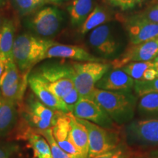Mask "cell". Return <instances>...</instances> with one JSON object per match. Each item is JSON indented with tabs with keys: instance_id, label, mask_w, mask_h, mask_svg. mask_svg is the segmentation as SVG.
<instances>
[{
	"instance_id": "6da1fadb",
	"label": "cell",
	"mask_w": 158,
	"mask_h": 158,
	"mask_svg": "<svg viewBox=\"0 0 158 158\" xmlns=\"http://www.w3.org/2000/svg\"><path fill=\"white\" fill-rule=\"evenodd\" d=\"M54 43L29 33H22L15 37L13 54L20 72L30 73L35 64L45 59L47 51Z\"/></svg>"
},
{
	"instance_id": "7a4b0ae2",
	"label": "cell",
	"mask_w": 158,
	"mask_h": 158,
	"mask_svg": "<svg viewBox=\"0 0 158 158\" xmlns=\"http://www.w3.org/2000/svg\"><path fill=\"white\" fill-rule=\"evenodd\" d=\"M92 99L116 123H124L133 117L136 100L130 92L108 91L95 88Z\"/></svg>"
},
{
	"instance_id": "3957f363",
	"label": "cell",
	"mask_w": 158,
	"mask_h": 158,
	"mask_svg": "<svg viewBox=\"0 0 158 158\" xmlns=\"http://www.w3.org/2000/svg\"><path fill=\"white\" fill-rule=\"evenodd\" d=\"M62 114L64 113L51 109L31 94L19 106V127L28 128L39 133L54 127Z\"/></svg>"
},
{
	"instance_id": "277c9868",
	"label": "cell",
	"mask_w": 158,
	"mask_h": 158,
	"mask_svg": "<svg viewBox=\"0 0 158 158\" xmlns=\"http://www.w3.org/2000/svg\"><path fill=\"white\" fill-rule=\"evenodd\" d=\"M72 67L75 89L81 98L92 99L97 83L111 66L103 62H76Z\"/></svg>"
},
{
	"instance_id": "5b68a950",
	"label": "cell",
	"mask_w": 158,
	"mask_h": 158,
	"mask_svg": "<svg viewBox=\"0 0 158 158\" xmlns=\"http://www.w3.org/2000/svg\"><path fill=\"white\" fill-rule=\"evenodd\" d=\"M63 23V15L56 7H43L34 13L28 20L27 24L29 29L43 37L54 36L60 30Z\"/></svg>"
},
{
	"instance_id": "8992f818",
	"label": "cell",
	"mask_w": 158,
	"mask_h": 158,
	"mask_svg": "<svg viewBox=\"0 0 158 158\" xmlns=\"http://www.w3.org/2000/svg\"><path fill=\"white\" fill-rule=\"evenodd\" d=\"M87 130L89 140V156L92 158L100 154L113 149L120 143L117 134L111 129L105 128L86 120L78 118Z\"/></svg>"
},
{
	"instance_id": "52a82bcc",
	"label": "cell",
	"mask_w": 158,
	"mask_h": 158,
	"mask_svg": "<svg viewBox=\"0 0 158 158\" xmlns=\"http://www.w3.org/2000/svg\"><path fill=\"white\" fill-rule=\"evenodd\" d=\"M158 56V38L147 42L130 44L126 50L110 63L113 69H120L130 62L152 61Z\"/></svg>"
},
{
	"instance_id": "ba28073f",
	"label": "cell",
	"mask_w": 158,
	"mask_h": 158,
	"mask_svg": "<svg viewBox=\"0 0 158 158\" xmlns=\"http://www.w3.org/2000/svg\"><path fill=\"white\" fill-rule=\"evenodd\" d=\"M72 114L76 118L93 122L100 127L111 129L114 121L94 100L81 98L76 104Z\"/></svg>"
},
{
	"instance_id": "9c48e42d",
	"label": "cell",
	"mask_w": 158,
	"mask_h": 158,
	"mask_svg": "<svg viewBox=\"0 0 158 158\" xmlns=\"http://www.w3.org/2000/svg\"><path fill=\"white\" fill-rule=\"evenodd\" d=\"M89 43L94 51L105 57L113 56L118 48L117 40L108 24H102L91 31Z\"/></svg>"
},
{
	"instance_id": "30bf717a",
	"label": "cell",
	"mask_w": 158,
	"mask_h": 158,
	"mask_svg": "<svg viewBox=\"0 0 158 158\" xmlns=\"http://www.w3.org/2000/svg\"><path fill=\"white\" fill-rule=\"evenodd\" d=\"M126 131L128 137L136 143L158 144V118L135 120L128 124Z\"/></svg>"
},
{
	"instance_id": "8fae6325",
	"label": "cell",
	"mask_w": 158,
	"mask_h": 158,
	"mask_svg": "<svg viewBox=\"0 0 158 158\" xmlns=\"http://www.w3.org/2000/svg\"><path fill=\"white\" fill-rule=\"evenodd\" d=\"M125 28L130 44H138L158 38V23L148 21L139 15L128 19Z\"/></svg>"
},
{
	"instance_id": "7c38bea8",
	"label": "cell",
	"mask_w": 158,
	"mask_h": 158,
	"mask_svg": "<svg viewBox=\"0 0 158 158\" xmlns=\"http://www.w3.org/2000/svg\"><path fill=\"white\" fill-rule=\"evenodd\" d=\"M68 59L77 62H103V59L90 54L84 48L74 45L54 43L47 51L45 59Z\"/></svg>"
},
{
	"instance_id": "4fadbf2b",
	"label": "cell",
	"mask_w": 158,
	"mask_h": 158,
	"mask_svg": "<svg viewBox=\"0 0 158 158\" xmlns=\"http://www.w3.org/2000/svg\"><path fill=\"white\" fill-rule=\"evenodd\" d=\"M28 84L35 97L45 106L51 109L64 114L70 113L62 99L57 98L54 94H53L42 79L36 73L29 74Z\"/></svg>"
},
{
	"instance_id": "5bb4252c",
	"label": "cell",
	"mask_w": 158,
	"mask_h": 158,
	"mask_svg": "<svg viewBox=\"0 0 158 158\" xmlns=\"http://www.w3.org/2000/svg\"><path fill=\"white\" fill-rule=\"evenodd\" d=\"M53 135L59 146L72 158H84L73 143L70 137V117L68 114H62L51 128Z\"/></svg>"
},
{
	"instance_id": "9a60e30c",
	"label": "cell",
	"mask_w": 158,
	"mask_h": 158,
	"mask_svg": "<svg viewBox=\"0 0 158 158\" xmlns=\"http://www.w3.org/2000/svg\"><path fill=\"white\" fill-rule=\"evenodd\" d=\"M135 81L120 69H113L106 73L97 83L96 88L108 91L130 92L133 88Z\"/></svg>"
},
{
	"instance_id": "2e32d148",
	"label": "cell",
	"mask_w": 158,
	"mask_h": 158,
	"mask_svg": "<svg viewBox=\"0 0 158 158\" xmlns=\"http://www.w3.org/2000/svg\"><path fill=\"white\" fill-rule=\"evenodd\" d=\"M19 117V106L6 100L0 92V137H7L14 131Z\"/></svg>"
},
{
	"instance_id": "e0dca14e",
	"label": "cell",
	"mask_w": 158,
	"mask_h": 158,
	"mask_svg": "<svg viewBox=\"0 0 158 158\" xmlns=\"http://www.w3.org/2000/svg\"><path fill=\"white\" fill-rule=\"evenodd\" d=\"M17 138L27 141L33 152V158H52L50 146L41 134L28 128L19 127Z\"/></svg>"
},
{
	"instance_id": "ac0fdd59",
	"label": "cell",
	"mask_w": 158,
	"mask_h": 158,
	"mask_svg": "<svg viewBox=\"0 0 158 158\" xmlns=\"http://www.w3.org/2000/svg\"><path fill=\"white\" fill-rule=\"evenodd\" d=\"M15 27L11 20L6 19L0 30V59L6 63L14 60L13 54Z\"/></svg>"
},
{
	"instance_id": "d6986e66",
	"label": "cell",
	"mask_w": 158,
	"mask_h": 158,
	"mask_svg": "<svg viewBox=\"0 0 158 158\" xmlns=\"http://www.w3.org/2000/svg\"><path fill=\"white\" fill-rule=\"evenodd\" d=\"M45 84H50L64 78H73L72 64H51L43 65L36 73Z\"/></svg>"
},
{
	"instance_id": "ffe728a7",
	"label": "cell",
	"mask_w": 158,
	"mask_h": 158,
	"mask_svg": "<svg viewBox=\"0 0 158 158\" xmlns=\"http://www.w3.org/2000/svg\"><path fill=\"white\" fill-rule=\"evenodd\" d=\"M70 117V137L76 149L84 158L89 156V140L87 130L72 113H68Z\"/></svg>"
},
{
	"instance_id": "44dd1931",
	"label": "cell",
	"mask_w": 158,
	"mask_h": 158,
	"mask_svg": "<svg viewBox=\"0 0 158 158\" xmlns=\"http://www.w3.org/2000/svg\"><path fill=\"white\" fill-rule=\"evenodd\" d=\"M94 9V0H72L68 11L71 24L81 27Z\"/></svg>"
},
{
	"instance_id": "7402d4cb",
	"label": "cell",
	"mask_w": 158,
	"mask_h": 158,
	"mask_svg": "<svg viewBox=\"0 0 158 158\" xmlns=\"http://www.w3.org/2000/svg\"><path fill=\"white\" fill-rule=\"evenodd\" d=\"M110 18L107 10L102 6H96L80 27L79 31L81 35L86 34L97 27L105 24V23L109 21Z\"/></svg>"
},
{
	"instance_id": "603a6c76",
	"label": "cell",
	"mask_w": 158,
	"mask_h": 158,
	"mask_svg": "<svg viewBox=\"0 0 158 158\" xmlns=\"http://www.w3.org/2000/svg\"><path fill=\"white\" fill-rule=\"evenodd\" d=\"M22 75L14 60L5 64V70L0 77V92L7 89L16 84Z\"/></svg>"
},
{
	"instance_id": "cb8c5ba5",
	"label": "cell",
	"mask_w": 158,
	"mask_h": 158,
	"mask_svg": "<svg viewBox=\"0 0 158 158\" xmlns=\"http://www.w3.org/2000/svg\"><path fill=\"white\" fill-rule=\"evenodd\" d=\"M15 10L21 16H26L40 9L45 4V0H11Z\"/></svg>"
},
{
	"instance_id": "d4e9b609",
	"label": "cell",
	"mask_w": 158,
	"mask_h": 158,
	"mask_svg": "<svg viewBox=\"0 0 158 158\" xmlns=\"http://www.w3.org/2000/svg\"><path fill=\"white\" fill-rule=\"evenodd\" d=\"M153 67H155V64L153 60H152L147 62H130L124 65L121 69L136 81H142L144 73L148 69Z\"/></svg>"
},
{
	"instance_id": "484cf974",
	"label": "cell",
	"mask_w": 158,
	"mask_h": 158,
	"mask_svg": "<svg viewBox=\"0 0 158 158\" xmlns=\"http://www.w3.org/2000/svg\"><path fill=\"white\" fill-rule=\"evenodd\" d=\"M45 85L53 94L60 99H62L75 88L73 78H64L57 81L45 84Z\"/></svg>"
},
{
	"instance_id": "4316f807",
	"label": "cell",
	"mask_w": 158,
	"mask_h": 158,
	"mask_svg": "<svg viewBox=\"0 0 158 158\" xmlns=\"http://www.w3.org/2000/svg\"><path fill=\"white\" fill-rule=\"evenodd\" d=\"M138 109L146 114L158 113V93H150L140 98Z\"/></svg>"
},
{
	"instance_id": "83f0119b",
	"label": "cell",
	"mask_w": 158,
	"mask_h": 158,
	"mask_svg": "<svg viewBox=\"0 0 158 158\" xmlns=\"http://www.w3.org/2000/svg\"><path fill=\"white\" fill-rule=\"evenodd\" d=\"M39 133L44 136L46 141H48L49 146H50L52 158H72L68 153L65 152L64 150L59 147V144L56 143V140L53 135L51 128L43 130V131L40 132Z\"/></svg>"
},
{
	"instance_id": "f1b7e54d",
	"label": "cell",
	"mask_w": 158,
	"mask_h": 158,
	"mask_svg": "<svg viewBox=\"0 0 158 158\" xmlns=\"http://www.w3.org/2000/svg\"><path fill=\"white\" fill-rule=\"evenodd\" d=\"M134 91L138 97L150 93H158V78L152 81H136L133 86Z\"/></svg>"
},
{
	"instance_id": "f546056e",
	"label": "cell",
	"mask_w": 158,
	"mask_h": 158,
	"mask_svg": "<svg viewBox=\"0 0 158 158\" xmlns=\"http://www.w3.org/2000/svg\"><path fill=\"white\" fill-rule=\"evenodd\" d=\"M20 152V146L16 142L7 141L0 143V158H17Z\"/></svg>"
},
{
	"instance_id": "4dcf8cb0",
	"label": "cell",
	"mask_w": 158,
	"mask_h": 158,
	"mask_svg": "<svg viewBox=\"0 0 158 158\" xmlns=\"http://www.w3.org/2000/svg\"><path fill=\"white\" fill-rule=\"evenodd\" d=\"M129 150L123 143H119L117 147L106 152L100 154L92 158H129Z\"/></svg>"
},
{
	"instance_id": "1f68e13d",
	"label": "cell",
	"mask_w": 158,
	"mask_h": 158,
	"mask_svg": "<svg viewBox=\"0 0 158 158\" xmlns=\"http://www.w3.org/2000/svg\"><path fill=\"white\" fill-rule=\"evenodd\" d=\"M80 98L81 97L79 95L78 91L74 88L68 94H66L62 100L64 102L65 106H67V108H68L69 112L72 113L75 106H76V104L78 102Z\"/></svg>"
},
{
	"instance_id": "d6a6232c",
	"label": "cell",
	"mask_w": 158,
	"mask_h": 158,
	"mask_svg": "<svg viewBox=\"0 0 158 158\" xmlns=\"http://www.w3.org/2000/svg\"><path fill=\"white\" fill-rule=\"evenodd\" d=\"M139 15L148 21L158 23V4L150 7L147 10L139 14Z\"/></svg>"
},
{
	"instance_id": "836d02e7",
	"label": "cell",
	"mask_w": 158,
	"mask_h": 158,
	"mask_svg": "<svg viewBox=\"0 0 158 158\" xmlns=\"http://www.w3.org/2000/svg\"><path fill=\"white\" fill-rule=\"evenodd\" d=\"M110 5L119 9L126 10L135 7L132 0H106Z\"/></svg>"
},
{
	"instance_id": "e575fe53",
	"label": "cell",
	"mask_w": 158,
	"mask_h": 158,
	"mask_svg": "<svg viewBox=\"0 0 158 158\" xmlns=\"http://www.w3.org/2000/svg\"><path fill=\"white\" fill-rule=\"evenodd\" d=\"M158 78L157 73L156 71L155 67L153 68H151L146 71L144 73L143 79L142 81H152L154 79Z\"/></svg>"
},
{
	"instance_id": "d590c367",
	"label": "cell",
	"mask_w": 158,
	"mask_h": 158,
	"mask_svg": "<svg viewBox=\"0 0 158 158\" xmlns=\"http://www.w3.org/2000/svg\"><path fill=\"white\" fill-rule=\"evenodd\" d=\"M45 3L47 4H52V5H59V4H62L69 0H45Z\"/></svg>"
},
{
	"instance_id": "8d00e7d4",
	"label": "cell",
	"mask_w": 158,
	"mask_h": 158,
	"mask_svg": "<svg viewBox=\"0 0 158 158\" xmlns=\"http://www.w3.org/2000/svg\"><path fill=\"white\" fill-rule=\"evenodd\" d=\"M4 70H5V63L0 59V77L2 75Z\"/></svg>"
},
{
	"instance_id": "74e56055",
	"label": "cell",
	"mask_w": 158,
	"mask_h": 158,
	"mask_svg": "<svg viewBox=\"0 0 158 158\" xmlns=\"http://www.w3.org/2000/svg\"><path fill=\"white\" fill-rule=\"evenodd\" d=\"M153 62H154V64H155V68L156 71H157V76H158V56H156L155 58L153 59Z\"/></svg>"
},
{
	"instance_id": "f35d334b",
	"label": "cell",
	"mask_w": 158,
	"mask_h": 158,
	"mask_svg": "<svg viewBox=\"0 0 158 158\" xmlns=\"http://www.w3.org/2000/svg\"><path fill=\"white\" fill-rule=\"evenodd\" d=\"M132 1H133V3L134 6L135 7L136 5H142V3L143 2L144 0H132Z\"/></svg>"
},
{
	"instance_id": "ab89813d",
	"label": "cell",
	"mask_w": 158,
	"mask_h": 158,
	"mask_svg": "<svg viewBox=\"0 0 158 158\" xmlns=\"http://www.w3.org/2000/svg\"><path fill=\"white\" fill-rule=\"evenodd\" d=\"M5 19H4L2 15H0V30H1L2 26L4 21H5Z\"/></svg>"
},
{
	"instance_id": "60d3db41",
	"label": "cell",
	"mask_w": 158,
	"mask_h": 158,
	"mask_svg": "<svg viewBox=\"0 0 158 158\" xmlns=\"http://www.w3.org/2000/svg\"><path fill=\"white\" fill-rule=\"evenodd\" d=\"M151 158H158V156H157V157H151Z\"/></svg>"
},
{
	"instance_id": "b9f144b4",
	"label": "cell",
	"mask_w": 158,
	"mask_h": 158,
	"mask_svg": "<svg viewBox=\"0 0 158 158\" xmlns=\"http://www.w3.org/2000/svg\"><path fill=\"white\" fill-rule=\"evenodd\" d=\"M1 2H2V0H0V5H1Z\"/></svg>"
}]
</instances>
